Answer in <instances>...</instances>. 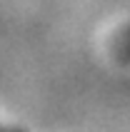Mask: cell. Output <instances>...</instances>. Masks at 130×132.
I'll list each match as a JSON object with an SVG mask.
<instances>
[{
  "instance_id": "6da1fadb",
  "label": "cell",
  "mask_w": 130,
  "mask_h": 132,
  "mask_svg": "<svg viewBox=\"0 0 130 132\" xmlns=\"http://www.w3.org/2000/svg\"><path fill=\"white\" fill-rule=\"evenodd\" d=\"M0 132H25L20 127H13V125H5V122H0Z\"/></svg>"
}]
</instances>
